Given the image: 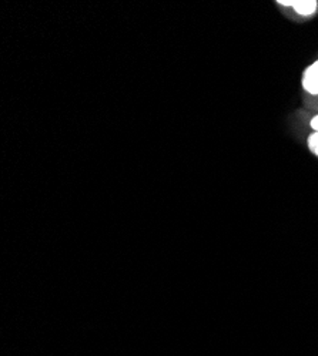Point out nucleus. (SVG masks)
Returning a JSON list of instances; mask_svg holds the SVG:
<instances>
[{"mask_svg":"<svg viewBox=\"0 0 318 356\" xmlns=\"http://www.w3.org/2000/svg\"><path fill=\"white\" fill-rule=\"evenodd\" d=\"M303 90L311 96H318V60L308 65L301 74Z\"/></svg>","mask_w":318,"mask_h":356,"instance_id":"obj_1","label":"nucleus"},{"mask_svg":"<svg viewBox=\"0 0 318 356\" xmlns=\"http://www.w3.org/2000/svg\"><path fill=\"white\" fill-rule=\"evenodd\" d=\"M292 8L297 15L303 17H308L317 12L318 2H315V0H294Z\"/></svg>","mask_w":318,"mask_h":356,"instance_id":"obj_2","label":"nucleus"},{"mask_svg":"<svg viewBox=\"0 0 318 356\" xmlns=\"http://www.w3.org/2000/svg\"><path fill=\"white\" fill-rule=\"evenodd\" d=\"M307 145H308V150L315 156L318 157V133L312 131L308 138H307Z\"/></svg>","mask_w":318,"mask_h":356,"instance_id":"obj_3","label":"nucleus"},{"mask_svg":"<svg viewBox=\"0 0 318 356\" xmlns=\"http://www.w3.org/2000/svg\"><path fill=\"white\" fill-rule=\"evenodd\" d=\"M310 126H311V129H312L315 133H318V114H317V115H314V117L311 118Z\"/></svg>","mask_w":318,"mask_h":356,"instance_id":"obj_4","label":"nucleus"}]
</instances>
